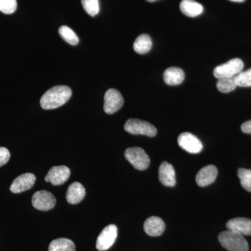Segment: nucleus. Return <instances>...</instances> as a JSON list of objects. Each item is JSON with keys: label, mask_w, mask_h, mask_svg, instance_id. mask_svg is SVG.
<instances>
[{"label": "nucleus", "mask_w": 251, "mask_h": 251, "mask_svg": "<svg viewBox=\"0 0 251 251\" xmlns=\"http://www.w3.org/2000/svg\"><path fill=\"white\" fill-rule=\"evenodd\" d=\"M179 7L181 12L188 17H196L203 12L202 5L194 0H182Z\"/></svg>", "instance_id": "nucleus-18"}, {"label": "nucleus", "mask_w": 251, "mask_h": 251, "mask_svg": "<svg viewBox=\"0 0 251 251\" xmlns=\"http://www.w3.org/2000/svg\"><path fill=\"white\" fill-rule=\"evenodd\" d=\"M244 66L242 59H230L228 62L216 67L214 70V75L218 79L234 77L242 72Z\"/></svg>", "instance_id": "nucleus-5"}, {"label": "nucleus", "mask_w": 251, "mask_h": 251, "mask_svg": "<svg viewBox=\"0 0 251 251\" xmlns=\"http://www.w3.org/2000/svg\"><path fill=\"white\" fill-rule=\"evenodd\" d=\"M152 48V41L148 34H141L135 39L133 44V50L137 53L143 54L148 53Z\"/></svg>", "instance_id": "nucleus-19"}, {"label": "nucleus", "mask_w": 251, "mask_h": 251, "mask_svg": "<svg viewBox=\"0 0 251 251\" xmlns=\"http://www.w3.org/2000/svg\"><path fill=\"white\" fill-rule=\"evenodd\" d=\"M11 153H10L8 149L6 148H0V167L6 164L9 161Z\"/></svg>", "instance_id": "nucleus-27"}, {"label": "nucleus", "mask_w": 251, "mask_h": 251, "mask_svg": "<svg viewBox=\"0 0 251 251\" xmlns=\"http://www.w3.org/2000/svg\"><path fill=\"white\" fill-rule=\"evenodd\" d=\"M228 230L242 235H251V220L247 218H234L226 224Z\"/></svg>", "instance_id": "nucleus-13"}, {"label": "nucleus", "mask_w": 251, "mask_h": 251, "mask_svg": "<svg viewBox=\"0 0 251 251\" xmlns=\"http://www.w3.org/2000/svg\"><path fill=\"white\" fill-rule=\"evenodd\" d=\"M218 175V170L216 166L209 165L204 167L197 174L196 177V183L201 187L209 186L214 182Z\"/></svg>", "instance_id": "nucleus-12"}, {"label": "nucleus", "mask_w": 251, "mask_h": 251, "mask_svg": "<svg viewBox=\"0 0 251 251\" xmlns=\"http://www.w3.org/2000/svg\"><path fill=\"white\" fill-rule=\"evenodd\" d=\"M124 105V98L121 93L115 89H110L104 96L103 109L108 115L115 113Z\"/></svg>", "instance_id": "nucleus-6"}, {"label": "nucleus", "mask_w": 251, "mask_h": 251, "mask_svg": "<svg viewBox=\"0 0 251 251\" xmlns=\"http://www.w3.org/2000/svg\"><path fill=\"white\" fill-rule=\"evenodd\" d=\"M242 132L247 134H251V120L244 122L241 127Z\"/></svg>", "instance_id": "nucleus-28"}, {"label": "nucleus", "mask_w": 251, "mask_h": 251, "mask_svg": "<svg viewBox=\"0 0 251 251\" xmlns=\"http://www.w3.org/2000/svg\"><path fill=\"white\" fill-rule=\"evenodd\" d=\"M149 2H153V1H157V0H147Z\"/></svg>", "instance_id": "nucleus-30"}, {"label": "nucleus", "mask_w": 251, "mask_h": 251, "mask_svg": "<svg viewBox=\"0 0 251 251\" xmlns=\"http://www.w3.org/2000/svg\"><path fill=\"white\" fill-rule=\"evenodd\" d=\"M219 242L227 251H249V244L242 234L227 230L219 235Z\"/></svg>", "instance_id": "nucleus-2"}, {"label": "nucleus", "mask_w": 251, "mask_h": 251, "mask_svg": "<svg viewBox=\"0 0 251 251\" xmlns=\"http://www.w3.org/2000/svg\"><path fill=\"white\" fill-rule=\"evenodd\" d=\"M59 35L62 36L64 41H67L70 45L75 46L79 43V39L70 27L67 26H62L59 29Z\"/></svg>", "instance_id": "nucleus-22"}, {"label": "nucleus", "mask_w": 251, "mask_h": 251, "mask_svg": "<svg viewBox=\"0 0 251 251\" xmlns=\"http://www.w3.org/2000/svg\"><path fill=\"white\" fill-rule=\"evenodd\" d=\"M166 225L161 218L151 216L148 218L144 224V230L151 237H158L164 232Z\"/></svg>", "instance_id": "nucleus-14"}, {"label": "nucleus", "mask_w": 251, "mask_h": 251, "mask_svg": "<svg viewBox=\"0 0 251 251\" xmlns=\"http://www.w3.org/2000/svg\"><path fill=\"white\" fill-rule=\"evenodd\" d=\"M72 94V91L68 86H54L41 97V108L44 110H52L62 106L70 99Z\"/></svg>", "instance_id": "nucleus-1"}, {"label": "nucleus", "mask_w": 251, "mask_h": 251, "mask_svg": "<svg viewBox=\"0 0 251 251\" xmlns=\"http://www.w3.org/2000/svg\"><path fill=\"white\" fill-rule=\"evenodd\" d=\"M36 181L35 175L32 173H25L20 175L13 181L10 190L14 193H20L33 187Z\"/></svg>", "instance_id": "nucleus-11"}, {"label": "nucleus", "mask_w": 251, "mask_h": 251, "mask_svg": "<svg viewBox=\"0 0 251 251\" xmlns=\"http://www.w3.org/2000/svg\"><path fill=\"white\" fill-rule=\"evenodd\" d=\"M86 12L91 16H95L99 13V0H81Z\"/></svg>", "instance_id": "nucleus-25"}, {"label": "nucleus", "mask_w": 251, "mask_h": 251, "mask_svg": "<svg viewBox=\"0 0 251 251\" xmlns=\"http://www.w3.org/2000/svg\"><path fill=\"white\" fill-rule=\"evenodd\" d=\"M117 237V226L113 224L106 226L97 238V244H96L97 250L100 251L108 250L116 241Z\"/></svg>", "instance_id": "nucleus-7"}, {"label": "nucleus", "mask_w": 251, "mask_h": 251, "mask_svg": "<svg viewBox=\"0 0 251 251\" xmlns=\"http://www.w3.org/2000/svg\"><path fill=\"white\" fill-rule=\"evenodd\" d=\"M125 158L135 169L145 171L150 164V158L143 149L130 148L125 152Z\"/></svg>", "instance_id": "nucleus-4"}, {"label": "nucleus", "mask_w": 251, "mask_h": 251, "mask_svg": "<svg viewBox=\"0 0 251 251\" xmlns=\"http://www.w3.org/2000/svg\"><path fill=\"white\" fill-rule=\"evenodd\" d=\"M17 9L16 0H0V11L5 14H11Z\"/></svg>", "instance_id": "nucleus-26"}, {"label": "nucleus", "mask_w": 251, "mask_h": 251, "mask_svg": "<svg viewBox=\"0 0 251 251\" xmlns=\"http://www.w3.org/2000/svg\"><path fill=\"white\" fill-rule=\"evenodd\" d=\"M71 175V171L67 166H54L50 169L46 175L45 181L54 186L64 184Z\"/></svg>", "instance_id": "nucleus-10"}, {"label": "nucleus", "mask_w": 251, "mask_h": 251, "mask_svg": "<svg viewBox=\"0 0 251 251\" xmlns=\"http://www.w3.org/2000/svg\"><path fill=\"white\" fill-rule=\"evenodd\" d=\"M49 251H75V246L70 239L59 238L50 244Z\"/></svg>", "instance_id": "nucleus-20"}, {"label": "nucleus", "mask_w": 251, "mask_h": 251, "mask_svg": "<svg viewBox=\"0 0 251 251\" xmlns=\"http://www.w3.org/2000/svg\"><path fill=\"white\" fill-rule=\"evenodd\" d=\"M185 74L182 69L178 67H170L163 74V80L167 85H180L184 80Z\"/></svg>", "instance_id": "nucleus-17"}, {"label": "nucleus", "mask_w": 251, "mask_h": 251, "mask_svg": "<svg viewBox=\"0 0 251 251\" xmlns=\"http://www.w3.org/2000/svg\"><path fill=\"white\" fill-rule=\"evenodd\" d=\"M31 203L38 210L49 211L55 206L56 199L52 193L42 190L33 195Z\"/></svg>", "instance_id": "nucleus-8"}, {"label": "nucleus", "mask_w": 251, "mask_h": 251, "mask_svg": "<svg viewBox=\"0 0 251 251\" xmlns=\"http://www.w3.org/2000/svg\"><path fill=\"white\" fill-rule=\"evenodd\" d=\"M230 1H235V2H243V1H245V0H230Z\"/></svg>", "instance_id": "nucleus-29"}, {"label": "nucleus", "mask_w": 251, "mask_h": 251, "mask_svg": "<svg viewBox=\"0 0 251 251\" xmlns=\"http://www.w3.org/2000/svg\"><path fill=\"white\" fill-rule=\"evenodd\" d=\"M125 129L130 134L143 135L149 137H154L157 130L154 126L148 122L138 119H129L125 123Z\"/></svg>", "instance_id": "nucleus-3"}, {"label": "nucleus", "mask_w": 251, "mask_h": 251, "mask_svg": "<svg viewBox=\"0 0 251 251\" xmlns=\"http://www.w3.org/2000/svg\"><path fill=\"white\" fill-rule=\"evenodd\" d=\"M85 194V187L80 183L74 182L68 188L66 198L70 204H76L84 199Z\"/></svg>", "instance_id": "nucleus-16"}, {"label": "nucleus", "mask_w": 251, "mask_h": 251, "mask_svg": "<svg viewBox=\"0 0 251 251\" xmlns=\"http://www.w3.org/2000/svg\"><path fill=\"white\" fill-rule=\"evenodd\" d=\"M158 177L162 184L173 187L176 184L174 168L171 163L164 161L161 163L158 171Z\"/></svg>", "instance_id": "nucleus-15"}, {"label": "nucleus", "mask_w": 251, "mask_h": 251, "mask_svg": "<svg viewBox=\"0 0 251 251\" xmlns=\"http://www.w3.org/2000/svg\"><path fill=\"white\" fill-rule=\"evenodd\" d=\"M216 87L222 93H228L235 90L237 87L234 77H224L218 79Z\"/></svg>", "instance_id": "nucleus-21"}, {"label": "nucleus", "mask_w": 251, "mask_h": 251, "mask_svg": "<svg viewBox=\"0 0 251 251\" xmlns=\"http://www.w3.org/2000/svg\"><path fill=\"white\" fill-rule=\"evenodd\" d=\"M234 80H235L236 84L239 87H251V69H248L245 72L239 73L237 75L234 77Z\"/></svg>", "instance_id": "nucleus-24"}, {"label": "nucleus", "mask_w": 251, "mask_h": 251, "mask_svg": "<svg viewBox=\"0 0 251 251\" xmlns=\"http://www.w3.org/2000/svg\"><path fill=\"white\" fill-rule=\"evenodd\" d=\"M238 176L242 187L246 191L251 192V170L239 168L238 170Z\"/></svg>", "instance_id": "nucleus-23"}, {"label": "nucleus", "mask_w": 251, "mask_h": 251, "mask_svg": "<svg viewBox=\"0 0 251 251\" xmlns=\"http://www.w3.org/2000/svg\"><path fill=\"white\" fill-rule=\"evenodd\" d=\"M178 145L181 149L191 153H198L202 150V144L192 133L185 132L178 137Z\"/></svg>", "instance_id": "nucleus-9"}]
</instances>
